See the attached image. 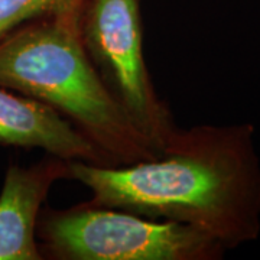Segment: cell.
<instances>
[{"mask_svg": "<svg viewBox=\"0 0 260 260\" xmlns=\"http://www.w3.org/2000/svg\"><path fill=\"white\" fill-rule=\"evenodd\" d=\"M80 37L113 99L159 155L177 126L149 75L139 0H85Z\"/></svg>", "mask_w": 260, "mask_h": 260, "instance_id": "cell-4", "label": "cell"}, {"mask_svg": "<svg viewBox=\"0 0 260 260\" xmlns=\"http://www.w3.org/2000/svg\"><path fill=\"white\" fill-rule=\"evenodd\" d=\"M0 143L41 148L56 158L93 165L113 162L61 113L28 95L0 85Z\"/></svg>", "mask_w": 260, "mask_h": 260, "instance_id": "cell-6", "label": "cell"}, {"mask_svg": "<svg viewBox=\"0 0 260 260\" xmlns=\"http://www.w3.org/2000/svg\"><path fill=\"white\" fill-rule=\"evenodd\" d=\"M37 237L42 257L54 260H217L225 250L191 225L91 200L62 210L42 208Z\"/></svg>", "mask_w": 260, "mask_h": 260, "instance_id": "cell-3", "label": "cell"}, {"mask_svg": "<svg viewBox=\"0 0 260 260\" xmlns=\"http://www.w3.org/2000/svg\"><path fill=\"white\" fill-rule=\"evenodd\" d=\"M85 0H0V41L41 18H80Z\"/></svg>", "mask_w": 260, "mask_h": 260, "instance_id": "cell-7", "label": "cell"}, {"mask_svg": "<svg viewBox=\"0 0 260 260\" xmlns=\"http://www.w3.org/2000/svg\"><path fill=\"white\" fill-rule=\"evenodd\" d=\"M91 201L191 225L224 249L260 234V160L253 124L178 129L155 158L130 165L70 162Z\"/></svg>", "mask_w": 260, "mask_h": 260, "instance_id": "cell-1", "label": "cell"}, {"mask_svg": "<svg viewBox=\"0 0 260 260\" xmlns=\"http://www.w3.org/2000/svg\"><path fill=\"white\" fill-rule=\"evenodd\" d=\"M70 162L48 155L35 165H10L0 192V260L44 259L37 225L44 201L59 179H70Z\"/></svg>", "mask_w": 260, "mask_h": 260, "instance_id": "cell-5", "label": "cell"}, {"mask_svg": "<svg viewBox=\"0 0 260 260\" xmlns=\"http://www.w3.org/2000/svg\"><path fill=\"white\" fill-rule=\"evenodd\" d=\"M0 85L61 113L113 165L158 155L90 61L80 37V18L35 19L3 38Z\"/></svg>", "mask_w": 260, "mask_h": 260, "instance_id": "cell-2", "label": "cell"}]
</instances>
